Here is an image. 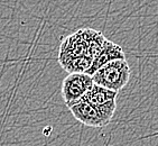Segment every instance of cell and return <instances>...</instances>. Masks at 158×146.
<instances>
[{"label": "cell", "mask_w": 158, "mask_h": 146, "mask_svg": "<svg viewBox=\"0 0 158 146\" xmlns=\"http://www.w3.org/2000/svg\"><path fill=\"white\" fill-rule=\"evenodd\" d=\"M91 78L94 84L119 92L130 79V67L126 60H116L100 67Z\"/></svg>", "instance_id": "obj_1"}, {"label": "cell", "mask_w": 158, "mask_h": 146, "mask_svg": "<svg viewBox=\"0 0 158 146\" xmlns=\"http://www.w3.org/2000/svg\"><path fill=\"white\" fill-rule=\"evenodd\" d=\"M84 34L86 43H88V52L86 53L92 58H94L95 55L101 51L106 38L101 32L94 31L91 28H84Z\"/></svg>", "instance_id": "obj_8"}, {"label": "cell", "mask_w": 158, "mask_h": 146, "mask_svg": "<svg viewBox=\"0 0 158 146\" xmlns=\"http://www.w3.org/2000/svg\"><path fill=\"white\" fill-rule=\"evenodd\" d=\"M93 85V80L86 73H70L62 83V98L67 107L81 100Z\"/></svg>", "instance_id": "obj_3"}, {"label": "cell", "mask_w": 158, "mask_h": 146, "mask_svg": "<svg viewBox=\"0 0 158 146\" xmlns=\"http://www.w3.org/2000/svg\"><path fill=\"white\" fill-rule=\"evenodd\" d=\"M116 60H126V54L120 45L113 43L112 41L106 40L102 49L93 58L91 67L86 71V74L91 76L94 72H97L100 67H102L106 64L110 63Z\"/></svg>", "instance_id": "obj_6"}, {"label": "cell", "mask_w": 158, "mask_h": 146, "mask_svg": "<svg viewBox=\"0 0 158 146\" xmlns=\"http://www.w3.org/2000/svg\"><path fill=\"white\" fill-rule=\"evenodd\" d=\"M86 52H88V43H86L84 28H83L67 36L62 42L60 53H58V62L61 63L70 58L88 54Z\"/></svg>", "instance_id": "obj_4"}, {"label": "cell", "mask_w": 158, "mask_h": 146, "mask_svg": "<svg viewBox=\"0 0 158 146\" xmlns=\"http://www.w3.org/2000/svg\"><path fill=\"white\" fill-rule=\"evenodd\" d=\"M117 96H118V92H114L112 90H109V89H106L93 83V85L89 89L88 92L81 98V100L94 107L104 122L109 124L116 111Z\"/></svg>", "instance_id": "obj_2"}, {"label": "cell", "mask_w": 158, "mask_h": 146, "mask_svg": "<svg viewBox=\"0 0 158 146\" xmlns=\"http://www.w3.org/2000/svg\"><path fill=\"white\" fill-rule=\"evenodd\" d=\"M93 58L88 54L81 55L77 58H70L66 61L61 62V65L64 70L69 73H86V71L90 69Z\"/></svg>", "instance_id": "obj_7"}, {"label": "cell", "mask_w": 158, "mask_h": 146, "mask_svg": "<svg viewBox=\"0 0 158 146\" xmlns=\"http://www.w3.org/2000/svg\"><path fill=\"white\" fill-rule=\"evenodd\" d=\"M69 109L74 116V118L85 126L102 128L108 125L94 107L83 100H79L77 102L73 104L72 106L69 107Z\"/></svg>", "instance_id": "obj_5"}]
</instances>
